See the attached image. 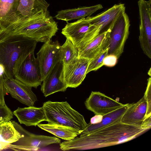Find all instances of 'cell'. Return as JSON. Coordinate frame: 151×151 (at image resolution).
Segmentation results:
<instances>
[{
  "instance_id": "1",
  "label": "cell",
  "mask_w": 151,
  "mask_h": 151,
  "mask_svg": "<svg viewBox=\"0 0 151 151\" xmlns=\"http://www.w3.org/2000/svg\"><path fill=\"white\" fill-rule=\"evenodd\" d=\"M148 130L119 121L84 136L60 143V149L63 151L82 150L111 146L134 139Z\"/></svg>"
},
{
  "instance_id": "2",
  "label": "cell",
  "mask_w": 151,
  "mask_h": 151,
  "mask_svg": "<svg viewBox=\"0 0 151 151\" xmlns=\"http://www.w3.org/2000/svg\"><path fill=\"white\" fill-rule=\"evenodd\" d=\"M4 28L0 34V41L17 35L45 43L55 35L58 29L57 23L50 15L48 8L11 23Z\"/></svg>"
},
{
  "instance_id": "3",
  "label": "cell",
  "mask_w": 151,
  "mask_h": 151,
  "mask_svg": "<svg viewBox=\"0 0 151 151\" xmlns=\"http://www.w3.org/2000/svg\"><path fill=\"white\" fill-rule=\"evenodd\" d=\"M37 42L29 37L17 35L0 41V68L4 79L14 78L23 62L34 52Z\"/></svg>"
},
{
  "instance_id": "4",
  "label": "cell",
  "mask_w": 151,
  "mask_h": 151,
  "mask_svg": "<svg viewBox=\"0 0 151 151\" xmlns=\"http://www.w3.org/2000/svg\"><path fill=\"white\" fill-rule=\"evenodd\" d=\"M42 107L48 123L72 128L81 133L87 126L83 116L67 101H48L43 104Z\"/></svg>"
},
{
  "instance_id": "5",
  "label": "cell",
  "mask_w": 151,
  "mask_h": 151,
  "mask_svg": "<svg viewBox=\"0 0 151 151\" xmlns=\"http://www.w3.org/2000/svg\"><path fill=\"white\" fill-rule=\"evenodd\" d=\"M125 12L124 4H115L111 8L94 16L86 18L90 24L89 30L81 42L85 45L101 34L110 31L117 18Z\"/></svg>"
},
{
  "instance_id": "6",
  "label": "cell",
  "mask_w": 151,
  "mask_h": 151,
  "mask_svg": "<svg viewBox=\"0 0 151 151\" xmlns=\"http://www.w3.org/2000/svg\"><path fill=\"white\" fill-rule=\"evenodd\" d=\"M12 122L22 137L17 142L8 145L7 148L17 151H36L49 145L61 142L58 137L32 133L15 121Z\"/></svg>"
},
{
  "instance_id": "7",
  "label": "cell",
  "mask_w": 151,
  "mask_h": 151,
  "mask_svg": "<svg viewBox=\"0 0 151 151\" xmlns=\"http://www.w3.org/2000/svg\"><path fill=\"white\" fill-rule=\"evenodd\" d=\"M130 26L129 17L125 12L119 16L111 29L108 55L113 54L119 58L128 37Z\"/></svg>"
},
{
  "instance_id": "8",
  "label": "cell",
  "mask_w": 151,
  "mask_h": 151,
  "mask_svg": "<svg viewBox=\"0 0 151 151\" xmlns=\"http://www.w3.org/2000/svg\"><path fill=\"white\" fill-rule=\"evenodd\" d=\"M14 78L24 84L37 88L42 82L40 67L34 52L30 54L24 60Z\"/></svg>"
},
{
  "instance_id": "9",
  "label": "cell",
  "mask_w": 151,
  "mask_h": 151,
  "mask_svg": "<svg viewBox=\"0 0 151 151\" xmlns=\"http://www.w3.org/2000/svg\"><path fill=\"white\" fill-rule=\"evenodd\" d=\"M61 45L58 41L50 39L44 43L37 54L43 81L54 65L61 61Z\"/></svg>"
},
{
  "instance_id": "10",
  "label": "cell",
  "mask_w": 151,
  "mask_h": 151,
  "mask_svg": "<svg viewBox=\"0 0 151 151\" xmlns=\"http://www.w3.org/2000/svg\"><path fill=\"white\" fill-rule=\"evenodd\" d=\"M84 103L88 110L95 115L102 116L121 107L124 104L99 91H92Z\"/></svg>"
},
{
  "instance_id": "11",
  "label": "cell",
  "mask_w": 151,
  "mask_h": 151,
  "mask_svg": "<svg viewBox=\"0 0 151 151\" xmlns=\"http://www.w3.org/2000/svg\"><path fill=\"white\" fill-rule=\"evenodd\" d=\"M4 85L5 93L28 106H33L37 101L32 87L27 86L14 78L4 79Z\"/></svg>"
},
{
  "instance_id": "12",
  "label": "cell",
  "mask_w": 151,
  "mask_h": 151,
  "mask_svg": "<svg viewBox=\"0 0 151 151\" xmlns=\"http://www.w3.org/2000/svg\"><path fill=\"white\" fill-rule=\"evenodd\" d=\"M63 68L62 61L58 62L43 80L41 90L45 97L57 92H64L67 89Z\"/></svg>"
},
{
  "instance_id": "13",
  "label": "cell",
  "mask_w": 151,
  "mask_h": 151,
  "mask_svg": "<svg viewBox=\"0 0 151 151\" xmlns=\"http://www.w3.org/2000/svg\"><path fill=\"white\" fill-rule=\"evenodd\" d=\"M90 60L78 58L73 63L64 65V76L67 88H76L81 84L86 75Z\"/></svg>"
},
{
  "instance_id": "14",
  "label": "cell",
  "mask_w": 151,
  "mask_h": 151,
  "mask_svg": "<svg viewBox=\"0 0 151 151\" xmlns=\"http://www.w3.org/2000/svg\"><path fill=\"white\" fill-rule=\"evenodd\" d=\"M147 101L144 96L137 103L129 104L127 109L121 118V122L141 127L144 120L147 119Z\"/></svg>"
},
{
  "instance_id": "15",
  "label": "cell",
  "mask_w": 151,
  "mask_h": 151,
  "mask_svg": "<svg viewBox=\"0 0 151 151\" xmlns=\"http://www.w3.org/2000/svg\"><path fill=\"white\" fill-rule=\"evenodd\" d=\"M13 113L20 124L27 126L36 127L41 122L46 121L45 113L42 107H36L32 106L18 107Z\"/></svg>"
},
{
  "instance_id": "16",
  "label": "cell",
  "mask_w": 151,
  "mask_h": 151,
  "mask_svg": "<svg viewBox=\"0 0 151 151\" xmlns=\"http://www.w3.org/2000/svg\"><path fill=\"white\" fill-rule=\"evenodd\" d=\"M90 26V24L86 17L73 22H67L62 30L61 33L77 48L88 31Z\"/></svg>"
},
{
  "instance_id": "17",
  "label": "cell",
  "mask_w": 151,
  "mask_h": 151,
  "mask_svg": "<svg viewBox=\"0 0 151 151\" xmlns=\"http://www.w3.org/2000/svg\"><path fill=\"white\" fill-rule=\"evenodd\" d=\"M110 31H108L101 34L85 46L78 49V57L90 60L101 50L108 48Z\"/></svg>"
},
{
  "instance_id": "18",
  "label": "cell",
  "mask_w": 151,
  "mask_h": 151,
  "mask_svg": "<svg viewBox=\"0 0 151 151\" xmlns=\"http://www.w3.org/2000/svg\"><path fill=\"white\" fill-rule=\"evenodd\" d=\"M49 6L45 0H19L12 23L30 16L42 9L48 8Z\"/></svg>"
},
{
  "instance_id": "19",
  "label": "cell",
  "mask_w": 151,
  "mask_h": 151,
  "mask_svg": "<svg viewBox=\"0 0 151 151\" xmlns=\"http://www.w3.org/2000/svg\"><path fill=\"white\" fill-rule=\"evenodd\" d=\"M129 104H124L121 107L103 116L100 122L96 124L89 123L81 133L80 137L84 136L114 123L120 121L122 117L127 109Z\"/></svg>"
},
{
  "instance_id": "20",
  "label": "cell",
  "mask_w": 151,
  "mask_h": 151,
  "mask_svg": "<svg viewBox=\"0 0 151 151\" xmlns=\"http://www.w3.org/2000/svg\"><path fill=\"white\" fill-rule=\"evenodd\" d=\"M102 8L101 4H98L90 6H83L58 11L55 17L57 19L66 22L74 19L79 20L90 16L97 10Z\"/></svg>"
},
{
  "instance_id": "21",
  "label": "cell",
  "mask_w": 151,
  "mask_h": 151,
  "mask_svg": "<svg viewBox=\"0 0 151 151\" xmlns=\"http://www.w3.org/2000/svg\"><path fill=\"white\" fill-rule=\"evenodd\" d=\"M37 126L58 137L66 141H70L80 135L76 129L67 126L51 124H39Z\"/></svg>"
},
{
  "instance_id": "22",
  "label": "cell",
  "mask_w": 151,
  "mask_h": 151,
  "mask_svg": "<svg viewBox=\"0 0 151 151\" xmlns=\"http://www.w3.org/2000/svg\"><path fill=\"white\" fill-rule=\"evenodd\" d=\"M22 137L10 120L0 121V142L7 146Z\"/></svg>"
},
{
  "instance_id": "23",
  "label": "cell",
  "mask_w": 151,
  "mask_h": 151,
  "mask_svg": "<svg viewBox=\"0 0 151 151\" xmlns=\"http://www.w3.org/2000/svg\"><path fill=\"white\" fill-rule=\"evenodd\" d=\"M19 0H0V22L5 27L12 23Z\"/></svg>"
},
{
  "instance_id": "24",
  "label": "cell",
  "mask_w": 151,
  "mask_h": 151,
  "mask_svg": "<svg viewBox=\"0 0 151 151\" xmlns=\"http://www.w3.org/2000/svg\"><path fill=\"white\" fill-rule=\"evenodd\" d=\"M60 52L61 60L64 65L73 63L78 58V48L67 38L65 43L61 46Z\"/></svg>"
},
{
  "instance_id": "25",
  "label": "cell",
  "mask_w": 151,
  "mask_h": 151,
  "mask_svg": "<svg viewBox=\"0 0 151 151\" xmlns=\"http://www.w3.org/2000/svg\"><path fill=\"white\" fill-rule=\"evenodd\" d=\"M108 55V48L102 50L90 60L87 68L86 74L92 71H96L103 65L104 58Z\"/></svg>"
},
{
  "instance_id": "26",
  "label": "cell",
  "mask_w": 151,
  "mask_h": 151,
  "mask_svg": "<svg viewBox=\"0 0 151 151\" xmlns=\"http://www.w3.org/2000/svg\"><path fill=\"white\" fill-rule=\"evenodd\" d=\"M151 78L149 77L147 80V83L144 96L146 100L147 107L146 118L151 117Z\"/></svg>"
},
{
  "instance_id": "27",
  "label": "cell",
  "mask_w": 151,
  "mask_h": 151,
  "mask_svg": "<svg viewBox=\"0 0 151 151\" xmlns=\"http://www.w3.org/2000/svg\"><path fill=\"white\" fill-rule=\"evenodd\" d=\"M13 115V112L6 104L0 106V121L11 120Z\"/></svg>"
},
{
  "instance_id": "28",
  "label": "cell",
  "mask_w": 151,
  "mask_h": 151,
  "mask_svg": "<svg viewBox=\"0 0 151 151\" xmlns=\"http://www.w3.org/2000/svg\"><path fill=\"white\" fill-rule=\"evenodd\" d=\"M118 59L115 55L109 54L104 58L103 61V65L109 67H113L116 64Z\"/></svg>"
},
{
  "instance_id": "29",
  "label": "cell",
  "mask_w": 151,
  "mask_h": 151,
  "mask_svg": "<svg viewBox=\"0 0 151 151\" xmlns=\"http://www.w3.org/2000/svg\"><path fill=\"white\" fill-rule=\"evenodd\" d=\"M4 78L3 74H0V106H3L5 104L4 96L6 94L4 85Z\"/></svg>"
},
{
  "instance_id": "30",
  "label": "cell",
  "mask_w": 151,
  "mask_h": 151,
  "mask_svg": "<svg viewBox=\"0 0 151 151\" xmlns=\"http://www.w3.org/2000/svg\"><path fill=\"white\" fill-rule=\"evenodd\" d=\"M102 116L100 115H95L91 119L89 123L91 124H96L100 122L102 119Z\"/></svg>"
},
{
  "instance_id": "31",
  "label": "cell",
  "mask_w": 151,
  "mask_h": 151,
  "mask_svg": "<svg viewBox=\"0 0 151 151\" xmlns=\"http://www.w3.org/2000/svg\"><path fill=\"white\" fill-rule=\"evenodd\" d=\"M7 146L0 142V150L7 148Z\"/></svg>"
},
{
  "instance_id": "32",
  "label": "cell",
  "mask_w": 151,
  "mask_h": 151,
  "mask_svg": "<svg viewBox=\"0 0 151 151\" xmlns=\"http://www.w3.org/2000/svg\"><path fill=\"white\" fill-rule=\"evenodd\" d=\"M4 27L0 22V34L4 30Z\"/></svg>"
}]
</instances>
